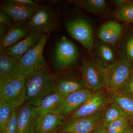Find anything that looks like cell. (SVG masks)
I'll list each match as a JSON object with an SVG mask.
<instances>
[{"label": "cell", "mask_w": 133, "mask_h": 133, "mask_svg": "<svg viewBox=\"0 0 133 133\" xmlns=\"http://www.w3.org/2000/svg\"><path fill=\"white\" fill-rule=\"evenodd\" d=\"M39 116L37 107L25 102L19 111L17 133H35L37 119Z\"/></svg>", "instance_id": "obj_13"}, {"label": "cell", "mask_w": 133, "mask_h": 133, "mask_svg": "<svg viewBox=\"0 0 133 133\" xmlns=\"http://www.w3.org/2000/svg\"><path fill=\"white\" fill-rule=\"evenodd\" d=\"M26 79L0 75V103L21 107L26 102Z\"/></svg>", "instance_id": "obj_2"}, {"label": "cell", "mask_w": 133, "mask_h": 133, "mask_svg": "<svg viewBox=\"0 0 133 133\" xmlns=\"http://www.w3.org/2000/svg\"><path fill=\"white\" fill-rule=\"evenodd\" d=\"M12 17L5 11L1 9L0 11V24L11 27L14 23Z\"/></svg>", "instance_id": "obj_31"}, {"label": "cell", "mask_w": 133, "mask_h": 133, "mask_svg": "<svg viewBox=\"0 0 133 133\" xmlns=\"http://www.w3.org/2000/svg\"><path fill=\"white\" fill-rule=\"evenodd\" d=\"M123 28L117 22L111 21L101 26L99 30L98 37L102 43L108 45L115 44L119 41Z\"/></svg>", "instance_id": "obj_18"}, {"label": "cell", "mask_w": 133, "mask_h": 133, "mask_svg": "<svg viewBox=\"0 0 133 133\" xmlns=\"http://www.w3.org/2000/svg\"><path fill=\"white\" fill-rule=\"evenodd\" d=\"M109 95L110 102L118 105L123 112L124 117L130 122H133V99L116 92L109 93Z\"/></svg>", "instance_id": "obj_20"}, {"label": "cell", "mask_w": 133, "mask_h": 133, "mask_svg": "<svg viewBox=\"0 0 133 133\" xmlns=\"http://www.w3.org/2000/svg\"><path fill=\"white\" fill-rule=\"evenodd\" d=\"M21 107L15 109L10 119L0 133H17V120Z\"/></svg>", "instance_id": "obj_28"}, {"label": "cell", "mask_w": 133, "mask_h": 133, "mask_svg": "<svg viewBox=\"0 0 133 133\" xmlns=\"http://www.w3.org/2000/svg\"><path fill=\"white\" fill-rule=\"evenodd\" d=\"M45 34L40 30L32 28L25 38L4 50L1 52V54L20 59L26 52L35 47Z\"/></svg>", "instance_id": "obj_12"}, {"label": "cell", "mask_w": 133, "mask_h": 133, "mask_svg": "<svg viewBox=\"0 0 133 133\" xmlns=\"http://www.w3.org/2000/svg\"><path fill=\"white\" fill-rule=\"evenodd\" d=\"M69 133L68 132H63V131H59V132H56V133Z\"/></svg>", "instance_id": "obj_37"}, {"label": "cell", "mask_w": 133, "mask_h": 133, "mask_svg": "<svg viewBox=\"0 0 133 133\" xmlns=\"http://www.w3.org/2000/svg\"><path fill=\"white\" fill-rule=\"evenodd\" d=\"M78 49L75 44L63 37L57 43L54 53L55 65L58 70H64L71 67L77 62Z\"/></svg>", "instance_id": "obj_6"}, {"label": "cell", "mask_w": 133, "mask_h": 133, "mask_svg": "<svg viewBox=\"0 0 133 133\" xmlns=\"http://www.w3.org/2000/svg\"><path fill=\"white\" fill-rule=\"evenodd\" d=\"M116 92L133 99V71Z\"/></svg>", "instance_id": "obj_29"}, {"label": "cell", "mask_w": 133, "mask_h": 133, "mask_svg": "<svg viewBox=\"0 0 133 133\" xmlns=\"http://www.w3.org/2000/svg\"><path fill=\"white\" fill-rule=\"evenodd\" d=\"M128 1L127 0H116L114 1V2L115 5H117L119 8L127 2Z\"/></svg>", "instance_id": "obj_35"}, {"label": "cell", "mask_w": 133, "mask_h": 133, "mask_svg": "<svg viewBox=\"0 0 133 133\" xmlns=\"http://www.w3.org/2000/svg\"><path fill=\"white\" fill-rule=\"evenodd\" d=\"M124 133H133V127L131 126H129Z\"/></svg>", "instance_id": "obj_36"}, {"label": "cell", "mask_w": 133, "mask_h": 133, "mask_svg": "<svg viewBox=\"0 0 133 133\" xmlns=\"http://www.w3.org/2000/svg\"><path fill=\"white\" fill-rule=\"evenodd\" d=\"M71 2L78 7L95 14L104 12L107 6L104 0H76Z\"/></svg>", "instance_id": "obj_23"}, {"label": "cell", "mask_w": 133, "mask_h": 133, "mask_svg": "<svg viewBox=\"0 0 133 133\" xmlns=\"http://www.w3.org/2000/svg\"><path fill=\"white\" fill-rule=\"evenodd\" d=\"M31 28L29 21L15 22L10 27L8 34L1 40L0 52L25 38Z\"/></svg>", "instance_id": "obj_14"}, {"label": "cell", "mask_w": 133, "mask_h": 133, "mask_svg": "<svg viewBox=\"0 0 133 133\" xmlns=\"http://www.w3.org/2000/svg\"><path fill=\"white\" fill-rule=\"evenodd\" d=\"M105 70L106 88L108 93L115 92L133 71V65L125 58L115 61Z\"/></svg>", "instance_id": "obj_5"}, {"label": "cell", "mask_w": 133, "mask_h": 133, "mask_svg": "<svg viewBox=\"0 0 133 133\" xmlns=\"http://www.w3.org/2000/svg\"><path fill=\"white\" fill-rule=\"evenodd\" d=\"M67 32L72 38L80 43L87 50L94 49V38L91 25L87 20L74 19L66 23Z\"/></svg>", "instance_id": "obj_9"}, {"label": "cell", "mask_w": 133, "mask_h": 133, "mask_svg": "<svg viewBox=\"0 0 133 133\" xmlns=\"http://www.w3.org/2000/svg\"><path fill=\"white\" fill-rule=\"evenodd\" d=\"M10 28V27L9 26L0 24V40H2L8 34Z\"/></svg>", "instance_id": "obj_32"}, {"label": "cell", "mask_w": 133, "mask_h": 133, "mask_svg": "<svg viewBox=\"0 0 133 133\" xmlns=\"http://www.w3.org/2000/svg\"><path fill=\"white\" fill-rule=\"evenodd\" d=\"M20 2L23 3H26L27 4H30L35 5L37 6L41 7L39 5H38L37 3H36L35 2L31 0H18Z\"/></svg>", "instance_id": "obj_34"}, {"label": "cell", "mask_w": 133, "mask_h": 133, "mask_svg": "<svg viewBox=\"0 0 133 133\" xmlns=\"http://www.w3.org/2000/svg\"><path fill=\"white\" fill-rule=\"evenodd\" d=\"M110 102L109 95L103 89L94 92L82 106L71 114L70 118L92 115L104 109Z\"/></svg>", "instance_id": "obj_11"}, {"label": "cell", "mask_w": 133, "mask_h": 133, "mask_svg": "<svg viewBox=\"0 0 133 133\" xmlns=\"http://www.w3.org/2000/svg\"><path fill=\"white\" fill-rule=\"evenodd\" d=\"M122 116L124 115L120 108L115 103H112L105 111L101 124L106 127L109 123Z\"/></svg>", "instance_id": "obj_24"}, {"label": "cell", "mask_w": 133, "mask_h": 133, "mask_svg": "<svg viewBox=\"0 0 133 133\" xmlns=\"http://www.w3.org/2000/svg\"><path fill=\"white\" fill-rule=\"evenodd\" d=\"M96 61L104 68L115 62L114 51L108 44L98 43L96 45Z\"/></svg>", "instance_id": "obj_22"}, {"label": "cell", "mask_w": 133, "mask_h": 133, "mask_svg": "<svg viewBox=\"0 0 133 133\" xmlns=\"http://www.w3.org/2000/svg\"><path fill=\"white\" fill-rule=\"evenodd\" d=\"M50 34H45L35 47L26 52L18 59L20 73L23 77L26 78L31 73L45 67L43 51Z\"/></svg>", "instance_id": "obj_4"}, {"label": "cell", "mask_w": 133, "mask_h": 133, "mask_svg": "<svg viewBox=\"0 0 133 133\" xmlns=\"http://www.w3.org/2000/svg\"><path fill=\"white\" fill-rule=\"evenodd\" d=\"M16 108H17L9 103H0V132L5 127Z\"/></svg>", "instance_id": "obj_27"}, {"label": "cell", "mask_w": 133, "mask_h": 133, "mask_svg": "<svg viewBox=\"0 0 133 133\" xmlns=\"http://www.w3.org/2000/svg\"><path fill=\"white\" fill-rule=\"evenodd\" d=\"M1 8L10 16L14 22H16L29 21L40 7L23 3L18 0H6L2 1Z\"/></svg>", "instance_id": "obj_10"}, {"label": "cell", "mask_w": 133, "mask_h": 133, "mask_svg": "<svg viewBox=\"0 0 133 133\" xmlns=\"http://www.w3.org/2000/svg\"><path fill=\"white\" fill-rule=\"evenodd\" d=\"M68 95L55 92L46 96L37 107L38 115L42 116L49 114L59 113Z\"/></svg>", "instance_id": "obj_17"}, {"label": "cell", "mask_w": 133, "mask_h": 133, "mask_svg": "<svg viewBox=\"0 0 133 133\" xmlns=\"http://www.w3.org/2000/svg\"><path fill=\"white\" fill-rule=\"evenodd\" d=\"M0 75L12 77H24L20 73L19 59L3 54L0 55Z\"/></svg>", "instance_id": "obj_19"}, {"label": "cell", "mask_w": 133, "mask_h": 133, "mask_svg": "<svg viewBox=\"0 0 133 133\" xmlns=\"http://www.w3.org/2000/svg\"><path fill=\"white\" fill-rule=\"evenodd\" d=\"M130 123L128 119L122 116L109 123L106 127L108 133H124Z\"/></svg>", "instance_id": "obj_26"}, {"label": "cell", "mask_w": 133, "mask_h": 133, "mask_svg": "<svg viewBox=\"0 0 133 133\" xmlns=\"http://www.w3.org/2000/svg\"><path fill=\"white\" fill-rule=\"evenodd\" d=\"M65 116L59 113H50L38 116L35 133H55L65 121Z\"/></svg>", "instance_id": "obj_16"}, {"label": "cell", "mask_w": 133, "mask_h": 133, "mask_svg": "<svg viewBox=\"0 0 133 133\" xmlns=\"http://www.w3.org/2000/svg\"><path fill=\"white\" fill-rule=\"evenodd\" d=\"M92 133H108L106 127L102 124L98 126L92 131Z\"/></svg>", "instance_id": "obj_33"}, {"label": "cell", "mask_w": 133, "mask_h": 133, "mask_svg": "<svg viewBox=\"0 0 133 133\" xmlns=\"http://www.w3.org/2000/svg\"><path fill=\"white\" fill-rule=\"evenodd\" d=\"M59 12L58 9L50 6H41L38 11L29 21L32 28L38 29L45 34L50 33L57 28Z\"/></svg>", "instance_id": "obj_8"}, {"label": "cell", "mask_w": 133, "mask_h": 133, "mask_svg": "<svg viewBox=\"0 0 133 133\" xmlns=\"http://www.w3.org/2000/svg\"><path fill=\"white\" fill-rule=\"evenodd\" d=\"M80 71L86 88L95 92L106 88L105 68L96 60L83 59Z\"/></svg>", "instance_id": "obj_3"}, {"label": "cell", "mask_w": 133, "mask_h": 133, "mask_svg": "<svg viewBox=\"0 0 133 133\" xmlns=\"http://www.w3.org/2000/svg\"><path fill=\"white\" fill-rule=\"evenodd\" d=\"M116 17L119 21L125 22L133 23V4L128 1L119 8L116 13Z\"/></svg>", "instance_id": "obj_25"}, {"label": "cell", "mask_w": 133, "mask_h": 133, "mask_svg": "<svg viewBox=\"0 0 133 133\" xmlns=\"http://www.w3.org/2000/svg\"><path fill=\"white\" fill-rule=\"evenodd\" d=\"M56 83L45 67L29 74L26 79V102L38 107L44 98L56 92Z\"/></svg>", "instance_id": "obj_1"}, {"label": "cell", "mask_w": 133, "mask_h": 133, "mask_svg": "<svg viewBox=\"0 0 133 133\" xmlns=\"http://www.w3.org/2000/svg\"><path fill=\"white\" fill-rule=\"evenodd\" d=\"M56 92L69 95L81 89L86 88L83 80L69 78L59 79L56 80Z\"/></svg>", "instance_id": "obj_21"}, {"label": "cell", "mask_w": 133, "mask_h": 133, "mask_svg": "<svg viewBox=\"0 0 133 133\" xmlns=\"http://www.w3.org/2000/svg\"><path fill=\"white\" fill-rule=\"evenodd\" d=\"M125 49V57L124 58L127 59L133 65V33L127 39Z\"/></svg>", "instance_id": "obj_30"}, {"label": "cell", "mask_w": 133, "mask_h": 133, "mask_svg": "<svg viewBox=\"0 0 133 133\" xmlns=\"http://www.w3.org/2000/svg\"><path fill=\"white\" fill-rule=\"evenodd\" d=\"M105 108L90 116L69 118L62 124L61 131L71 133H92L102 123Z\"/></svg>", "instance_id": "obj_7"}, {"label": "cell", "mask_w": 133, "mask_h": 133, "mask_svg": "<svg viewBox=\"0 0 133 133\" xmlns=\"http://www.w3.org/2000/svg\"><path fill=\"white\" fill-rule=\"evenodd\" d=\"M129 2L131 3L132 4H133V0H132V1H129Z\"/></svg>", "instance_id": "obj_38"}, {"label": "cell", "mask_w": 133, "mask_h": 133, "mask_svg": "<svg viewBox=\"0 0 133 133\" xmlns=\"http://www.w3.org/2000/svg\"><path fill=\"white\" fill-rule=\"evenodd\" d=\"M93 93L86 88L69 94L65 98L59 113L64 116L72 114L81 107Z\"/></svg>", "instance_id": "obj_15"}]
</instances>
